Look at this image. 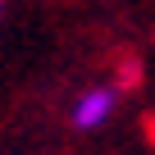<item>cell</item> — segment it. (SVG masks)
Returning a JSON list of instances; mask_svg holds the SVG:
<instances>
[{"instance_id":"obj_1","label":"cell","mask_w":155,"mask_h":155,"mask_svg":"<svg viewBox=\"0 0 155 155\" xmlns=\"http://www.w3.org/2000/svg\"><path fill=\"white\" fill-rule=\"evenodd\" d=\"M114 114V91L110 87H96V91H87V96H78V105H73V128H101L105 119Z\"/></svg>"}]
</instances>
